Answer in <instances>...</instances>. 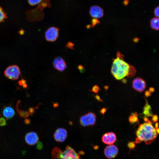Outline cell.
Segmentation results:
<instances>
[{"label": "cell", "instance_id": "f1b7e54d", "mask_svg": "<svg viewBox=\"0 0 159 159\" xmlns=\"http://www.w3.org/2000/svg\"><path fill=\"white\" fill-rule=\"evenodd\" d=\"M35 108L34 109L32 107H30L29 109V111L31 113H33L34 112Z\"/></svg>", "mask_w": 159, "mask_h": 159}, {"label": "cell", "instance_id": "8992f818", "mask_svg": "<svg viewBox=\"0 0 159 159\" xmlns=\"http://www.w3.org/2000/svg\"><path fill=\"white\" fill-rule=\"evenodd\" d=\"M59 29L52 26L49 28L45 32V37L48 41L53 42L55 41L59 37Z\"/></svg>", "mask_w": 159, "mask_h": 159}, {"label": "cell", "instance_id": "cb8c5ba5", "mask_svg": "<svg viewBox=\"0 0 159 159\" xmlns=\"http://www.w3.org/2000/svg\"><path fill=\"white\" fill-rule=\"evenodd\" d=\"M154 12L155 15L156 17L159 18V6L155 9Z\"/></svg>", "mask_w": 159, "mask_h": 159}, {"label": "cell", "instance_id": "ba28073f", "mask_svg": "<svg viewBox=\"0 0 159 159\" xmlns=\"http://www.w3.org/2000/svg\"><path fill=\"white\" fill-rule=\"evenodd\" d=\"M132 86L135 90L141 92L145 90L146 87V83L143 79L140 77H136L132 81Z\"/></svg>", "mask_w": 159, "mask_h": 159}, {"label": "cell", "instance_id": "f546056e", "mask_svg": "<svg viewBox=\"0 0 159 159\" xmlns=\"http://www.w3.org/2000/svg\"><path fill=\"white\" fill-rule=\"evenodd\" d=\"M106 111V109L105 108H103L101 109L100 111L101 113L102 114H104Z\"/></svg>", "mask_w": 159, "mask_h": 159}, {"label": "cell", "instance_id": "6da1fadb", "mask_svg": "<svg viewBox=\"0 0 159 159\" xmlns=\"http://www.w3.org/2000/svg\"><path fill=\"white\" fill-rule=\"evenodd\" d=\"M136 72L135 67L124 61V56L117 52V57L113 59L111 69V73L115 79L120 80L125 77H133Z\"/></svg>", "mask_w": 159, "mask_h": 159}, {"label": "cell", "instance_id": "1f68e13d", "mask_svg": "<svg viewBox=\"0 0 159 159\" xmlns=\"http://www.w3.org/2000/svg\"><path fill=\"white\" fill-rule=\"evenodd\" d=\"M157 117L156 116V115H155L153 116V120L154 122H156L157 120Z\"/></svg>", "mask_w": 159, "mask_h": 159}, {"label": "cell", "instance_id": "ac0fdd59", "mask_svg": "<svg viewBox=\"0 0 159 159\" xmlns=\"http://www.w3.org/2000/svg\"><path fill=\"white\" fill-rule=\"evenodd\" d=\"M7 18L6 13L0 6V23L4 22Z\"/></svg>", "mask_w": 159, "mask_h": 159}, {"label": "cell", "instance_id": "603a6c76", "mask_svg": "<svg viewBox=\"0 0 159 159\" xmlns=\"http://www.w3.org/2000/svg\"><path fill=\"white\" fill-rule=\"evenodd\" d=\"M74 44L72 42H68L66 45V48L72 49H74Z\"/></svg>", "mask_w": 159, "mask_h": 159}, {"label": "cell", "instance_id": "d6a6232c", "mask_svg": "<svg viewBox=\"0 0 159 159\" xmlns=\"http://www.w3.org/2000/svg\"><path fill=\"white\" fill-rule=\"evenodd\" d=\"M22 87L24 88H26L27 87V85L26 83H25L22 85Z\"/></svg>", "mask_w": 159, "mask_h": 159}, {"label": "cell", "instance_id": "7402d4cb", "mask_svg": "<svg viewBox=\"0 0 159 159\" xmlns=\"http://www.w3.org/2000/svg\"><path fill=\"white\" fill-rule=\"evenodd\" d=\"M99 90V88L98 86L97 85L94 86L92 88V91L95 93H98Z\"/></svg>", "mask_w": 159, "mask_h": 159}, {"label": "cell", "instance_id": "8fae6325", "mask_svg": "<svg viewBox=\"0 0 159 159\" xmlns=\"http://www.w3.org/2000/svg\"><path fill=\"white\" fill-rule=\"evenodd\" d=\"M25 140L26 143L32 145H35L38 142L39 138L36 133L31 132L26 134L25 136Z\"/></svg>", "mask_w": 159, "mask_h": 159}, {"label": "cell", "instance_id": "7a4b0ae2", "mask_svg": "<svg viewBox=\"0 0 159 159\" xmlns=\"http://www.w3.org/2000/svg\"><path fill=\"white\" fill-rule=\"evenodd\" d=\"M145 122L140 125L136 132L135 142L139 143L144 142L147 145L150 144L155 140L158 135L156 128L147 117L144 119Z\"/></svg>", "mask_w": 159, "mask_h": 159}, {"label": "cell", "instance_id": "ffe728a7", "mask_svg": "<svg viewBox=\"0 0 159 159\" xmlns=\"http://www.w3.org/2000/svg\"><path fill=\"white\" fill-rule=\"evenodd\" d=\"M43 0H28V3L30 5L34 6L40 3Z\"/></svg>", "mask_w": 159, "mask_h": 159}, {"label": "cell", "instance_id": "5b68a950", "mask_svg": "<svg viewBox=\"0 0 159 159\" xmlns=\"http://www.w3.org/2000/svg\"><path fill=\"white\" fill-rule=\"evenodd\" d=\"M96 116L92 112H89L82 116L80 119V124L83 126L93 125L95 123Z\"/></svg>", "mask_w": 159, "mask_h": 159}, {"label": "cell", "instance_id": "e0dca14e", "mask_svg": "<svg viewBox=\"0 0 159 159\" xmlns=\"http://www.w3.org/2000/svg\"><path fill=\"white\" fill-rule=\"evenodd\" d=\"M130 122L131 124H134L138 121V115L136 112L132 113L129 118Z\"/></svg>", "mask_w": 159, "mask_h": 159}, {"label": "cell", "instance_id": "e575fe53", "mask_svg": "<svg viewBox=\"0 0 159 159\" xmlns=\"http://www.w3.org/2000/svg\"><path fill=\"white\" fill-rule=\"evenodd\" d=\"M20 34H24V31L23 30H21L19 32Z\"/></svg>", "mask_w": 159, "mask_h": 159}, {"label": "cell", "instance_id": "d4e9b609", "mask_svg": "<svg viewBox=\"0 0 159 159\" xmlns=\"http://www.w3.org/2000/svg\"><path fill=\"white\" fill-rule=\"evenodd\" d=\"M99 21L97 19H93L92 20V25L93 26H94L96 24L99 23Z\"/></svg>", "mask_w": 159, "mask_h": 159}, {"label": "cell", "instance_id": "d6986e66", "mask_svg": "<svg viewBox=\"0 0 159 159\" xmlns=\"http://www.w3.org/2000/svg\"><path fill=\"white\" fill-rule=\"evenodd\" d=\"M143 113L146 116H150L152 115L151 111V107L147 103L144 107Z\"/></svg>", "mask_w": 159, "mask_h": 159}, {"label": "cell", "instance_id": "277c9868", "mask_svg": "<svg viewBox=\"0 0 159 159\" xmlns=\"http://www.w3.org/2000/svg\"><path fill=\"white\" fill-rule=\"evenodd\" d=\"M4 74L8 79L16 80L19 78L21 74V71L18 66L16 65H11L6 68Z\"/></svg>", "mask_w": 159, "mask_h": 159}, {"label": "cell", "instance_id": "3957f363", "mask_svg": "<svg viewBox=\"0 0 159 159\" xmlns=\"http://www.w3.org/2000/svg\"><path fill=\"white\" fill-rule=\"evenodd\" d=\"M52 155L53 159H80L79 154L68 145L63 151L59 148L54 147L52 150Z\"/></svg>", "mask_w": 159, "mask_h": 159}, {"label": "cell", "instance_id": "2e32d148", "mask_svg": "<svg viewBox=\"0 0 159 159\" xmlns=\"http://www.w3.org/2000/svg\"><path fill=\"white\" fill-rule=\"evenodd\" d=\"M20 102V100H19L16 105V109L17 112L21 117L26 118L29 116L31 113L29 111L21 110L19 108L18 105Z\"/></svg>", "mask_w": 159, "mask_h": 159}, {"label": "cell", "instance_id": "4316f807", "mask_svg": "<svg viewBox=\"0 0 159 159\" xmlns=\"http://www.w3.org/2000/svg\"><path fill=\"white\" fill-rule=\"evenodd\" d=\"M24 122L25 124L28 125L30 123L31 120L29 119H25L24 120Z\"/></svg>", "mask_w": 159, "mask_h": 159}, {"label": "cell", "instance_id": "9c48e42d", "mask_svg": "<svg viewBox=\"0 0 159 159\" xmlns=\"http://www.w3.org/2000/svg\"><path fill=\"white\" fill-rule=\"evenodd\" d=\"M67 136V131L65 129L62 128H59L55 132L54 137L56 141L62 142L65 140Z\"/></svg>", "mask_w": 159, "mask_h": 159}, {"label": "cell", "instance_id": "d590c367", "mask_svg": "<svg viewBox=\"0 0 159 159\" xmlns=\"http://www.w3.org/2000/svg\"><path fill=\"white\" fill-rule=\"evenodd\" d=\"M95 98H96V99L99 100H100L101 101V99H100V97H99L98 96V95H97L96 96V97H95Z\"/></svg>", "mask_w": 159, "mask_h": 159}, {"label": "cell", "instance_id": "4dcf8cb0", "mask_svg": "<svg viewBox=\"0 0 159 159\" xmlns=\"http://www.w3.org/2000/svg\"><path fill=\"white\" fill-rule=\"evenodd\" d=\"M59 104L58 102H54L53 103V106L54 107H58Z\"/></svg>", "mask_w": 159, "mask_h": 159}, {"label": "cell", "instance_id": "83f0119b", "mask_svg": "<svg viewBox=\"0 0 159 159\" xmlns=\"http://www.w3.org/2000/svg\"><path fill=\"white\" fill-rule=\"evenodd\" d=\"M129 147L130 148H133L135 147V144L133 143H130L128 144Z\"/></svg>", "mask_w": 159, "mask_h": 159}, {"label": "cell", "instance_id": "52a82bcc", "mask_svg": "<svg viewBox=\"0 0 159 159\" xmlns=\"http://www.w3.org/2000/svg\"><path fill=\"white\" fill-rule=\"evenodd\" d=\"M118 152L117 148L113 144L107 146L104 150L105 156L109 159H112L115 157L117 155Z\"/></svg>", "mask_w": 159, "mask_h": 159}, {"label": "cell", "instance_id": "4fadbf2b", "mask_svg": "<svg viewBox=\"0 0 159 159\" xmlns=\"http://www.w3.org/2000/svg\"><path fill=\"white\" fill-rule=\"evenodd\" d=\"M90 16L94 19H98L102 17L104 15L102 9L99 6H93L91 7L90 10Z\"/></svg>", "mask_w": 159, "mask_h": 159}, {"label": "cell", "instance_id": "7c38bea8", "mask_svg": "<svg viewBox=\"0 0 159 159\" xmlns=\"http://www.w3.org/2000/svg\"><path fill=\"white\" fill-rule=\"evenodd\" d=\"M116 140V136L113 132H110L105 133L102 136V142L108 145L113 144Z\"/></svg>", "mask_w": 159, "mask_h": 159}, {"label": "cell", "instance_id": "836d02e7", "mask_svg": "<svg viewBox=\"0 0 159 159\" xmlns=\"http://www.w3.org/2000/svg\"><path fill=\"white\" fill-rule=\"evenodd\" d=\"M128 1L127 0H126L124 1V4L125 5H127L128 4Z\"/></svg>", "mask_w": 159, "mask_h": 159}, {"label": "cell", "instance_id": "484cf974", "mask_svg": "<svg viewBox=\"0 0 159 159\" xmlns=\"http://www.w3.org/2000/svg\"><path fill=\"white\" fill-rule=\"evenodd\" d=\"M26 81L24 79H22L21 80H20L18 83L20 85H22L23 84L26 83Z\"/></svg>", "mask_w": 159, "mask_h": 159}, {"label": "cell", "instance_id": "9a60e30c", "mask_svg": "<svg viewBox=\"0 0 159 159\" xmlns=\"http://www.w3.org/2000/svg\"><path fill=\"white\" fill-rule=\"evenodd\" d=\"M151 28L155 30H159V18L155 17L152 19L150 21Z\"/></svg>", "mask_w": 159, "mask_h": 159}, {"label": "cell", "instance_id": "44dd1931", "mask_svg": "<svg viewBox=\"0 0 159 159\" xmlns=\"http://www.w3.org/2000/svg\"><path fill=\"white\" fill-rule=\"evenodd\" d=\"M6 124V119L3 117H0V126H5Z\"/></svg>", "mask_w": 159, "mask_h": 159}, {"label": "cell", "instance_id": "5bb4252c", "mask_svg": "<svg viewBox=\"0 0 159 159\" xmlns=\"http://www.w3.org/2000/svg\"><path fill=\"white\" fill-rule=\"evenodd\" d=\"M15 113L14 109L9 106L4 107L3 110L4 116L8 120L12 118L14 115Z\"/></svg>", "mask_w": 159, "mask_h": 159}, {"label": "cell", "instance_id": "30bf717a", "mask_svg": "<svg viewBox=\"0 0 159 159\" xmlns=\"http://www.w3.org/2000/svg\"><path fill=\"white\" fill-rule=\"evenodd\" d=\"M53 64L54 68L61 72L64 71L67 67L65 60L60 57L55 58Z\"/></svg>", "mask_w": 159, "mask_h": 159}]
</instances>
